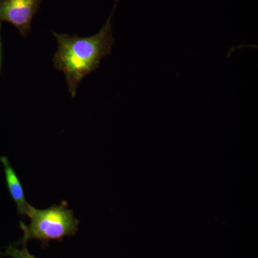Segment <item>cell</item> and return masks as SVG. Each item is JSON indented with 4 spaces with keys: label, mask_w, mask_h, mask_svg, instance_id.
Returning a JSON list of instances; mask_svg holds the SVG:
<instances>
[{
    "label": "cell",
    "mask_w": 258,
    "mask_h": 258,
    "mask_svg": "<svg viewBox=\"0 0 258 258\" xmlns=\"http://www.w3.org/2000/svg\"><path fill=\"white\" fill-rule=\"evenodd\" d=\"M28 216L30 219V225L20 222L24 235L18 243L23 245L32 239L46 244L50 240L61 241L64 237L76 235L78 231L79 220L74 217V211L68 208L66 201L45 210L32 207Z\"/></svg>",
    "instance_id": "obj_2"
},
{
    "label": "cell",
    "mask_w": 258,
    "mask_h": 258,
    "mask_svg": "<svg viewBox=\"0 0 258 258\" xmlns=\"http://www.w3.org/2000/svg\"><path fill=\"white\" fill-rule=\"evenodd\" d=\"M118 0H115L111 15L99 32L93 36L80 37L53 32L57 40V52L53 64L63 73L69 91L73 97L85 76L99 67L103 57L111 53L115 40L112 34L111 20Z\"/></svg>",
    "instance_id": "obj_1"
},
{
    "label": "cell",
    "mask_w": 258,
    "mask_h": 258,
    "mask_svg": "<svg viewBox=\"0 0 258 258\" xmlns=\"http://www.w3.org/2000/svg\"><path fill=\"white\" fill-rule=\"evenodd\" d=\"M7 256L12 258H37L30 254L26 246L23 245L22 249H18L13 244H10L5 252H0V257Z\"/></svg>",
    "instance_id": "obj_5"
},
{
    "label": "cell",
    "mask_w": 258,
    "mask_h": 258,
    "mask_svg": "<svg viewBox=\"0 0 258 258\" xmlns=\"http://www.w3.org/2000/svg\"><path fill=\"white\" fill-rule=\"evenodd\" d=\"M40 3L41 0H0V20L13 24L26 37Z\"/></svg>",
    "instance_id": "obj_3"
},
{
    "label": "cell",
    "mask_w": 258,
    "mask_h": 258,
    "mask_svg": "<svg viewBox=\"0 0 258 258\" xmlns=\"http://www.w3.org/2000/svg\"><path fill=\"white\" fill-rule=\"evenodd\" d=\"M0 62H1V43H0Z\"/></svg>",
    "instance_id": "obj_6"
},
{
    "label": "cell",
    "mask_w": 258,
    "mask_h": 258,
    "mask_svg": "<svg viewBox=\"0 0 258 258\" xmlns=\"http://www.w3.org/2000/svg\"><path fill=\"white\" fill-rule=\"evenodd\" d=\"M2 164L4 166L5 179H6L7 186L12 198L14 200L17 205L18 213L20 215H27L29 214L32 208L27 202L25 199V191L21 182L15 172L13 166L10 164L9 159L6 157L0 158Z\"/></svg>",
    "instance_id": "obj_4"
}]
</instances>
